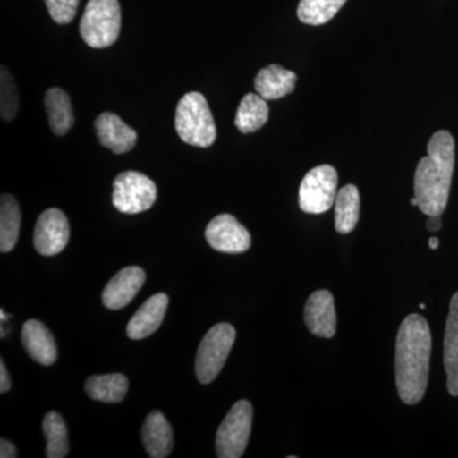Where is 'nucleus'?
<instances>
[{"label":"nucleus","mask_w":458,"mask_h":458,"mask_svg":"<svg viewBox=\"0 0 458 458\" xmlns=\"http://www.w3.org/2000/svg\"><path fill=\"white\" fill-rule=\"evenodd\" d=\"M442 227L441 216H429L427 221V229L429 232L439 231Z\"/></svg>","instance_id":"obj_30"},{"label":"nucleus","mask_w":458,"mask_h":458,"mask_svg":"<svg viewBox=\"0 0 458 458\" xmlns=\"http://www.w3.org/2000/svg\"><path fill=\"white\" fill-rule=\"evenodd\" d=\"M141 441L148 456L165 458L170 456L174 447V433L167 419L161 411H153L148 415L141 428Z\"/></svg>","instance_id":"obj_16"},{"label":"nucleus","mask_w":458,"mask_h":458,"mask_svg":"<svg viewBox=\"0 0 458 458\" xmlns=\"http://www.w3.org/2000/svg\"><path fill=\"white\" fill-rule=\"evenodd\" d=\"M22 343L30 357L42 366L55 363L57 348L49 328L38 319H29L22 327Z\"/></svg>","instance_id":"obj_15"},{"label":"nucleus","mask_w":458,"mask_h":458,"mask_svg":"<svg viewBox=\"0 0 458 458\" xmlns=\"http://www.w3.org/2000/svg\"><path fill=\"white\" fill-rule=\"evenodd\" d=\"M11 378H9L8 370L5 369L4 361L0 363V393L5 394L11 390Z\"/></svg>","instance_id":"obj_28"},{"label":"nucleus","mask_w":458,"mask_h":458,"mask_svg":"<svg viewBox=\"0 0 458 458\" xmlns=\"http://www.w3.org/2000/svg\"><path fill=\"white\" fill-rule=\"evenodd\" d=\"M144 283H146V273L141 267H123L105 286L102 302L106 309L113 311L122 310L140 293Z\"/></svg>","instance_id":"obj_12"},{"label":"nucleus","mask_w":458,"mask_h":458,"mask_svg":"<svg viewBox=\"0 0 458 458\" xmlns=\"http://www.w3.org/2000/svg\"><path fill=\"white\" fill-rule=\"evenodd\" d=\"M432 333L423 316L412 313L403 319L396 339L394 373L401 401L417 405L426 394L429 381Z\"/></svg>","instance_id":"obj_1"},{"label":"nucleus","mask_w":458,"mask_h":458,"mask_svg":"<svg viewBox=\"0 0 458 458\" xmlns=\"http://www.w3.org/2000/svg\"><path fill=\"white\" fill-rule=\"evenodd\" d=\"M21 228V208L16 199L3 194L0 199V251H12L16 246Z\"/></svg>","instance_id":"obj_23"},{"label":"nucleus","mask_w":458,"mask_h":458,"mask_svg":"<svg viewBox=\"0 0 458 458\" xmlns=\"http://www.w3.org/2000/svg\"><path fill=\"white\" fill-rule=\"evenodd\" d=\"M205 238L214 250L242 254L251 247V234L231 214H219L208 225Z\"/></svg>","instance_id":"obj_10"},{"label":"nucleus","mask_w":458,"mask_h":458,"mask_svg":"<svg viewBox=\"0 0 458 458\" xmlns=\"http://www.w3.org/2000/svg\"><path fill=\"white\" fill-rule=\"evenodd\" d=\"M419 307H420L421 310H424V309H426V304L420 303V304H419Z\"/></svg>","instance_id":"obj_33"},{"label":"nucleus","mask_w":458,"mask_h":458,"mask_svg":"<svg viewBox=\"0 0 458 458\" xmlns=\"http://www.w3.org/2000/svg\"><path fill=\"white\" fill-rule=\"evenodd\" d=\"M443 361L447 373V388L451 396H458V292L450 303L445 331Z\"/></svg>","instance_id":"obj_17"},{"label":"nucleus","mask_w":458,"mask_h":458,"mask_svg":"<svg viewBox=\"0 0 458 458\" xmlns=\"http://www.w3.org/2000/svg\"><path fill=\"white\" fill-rule=\"evenodd\" d=\"M360 216V190L354 185L344 186L335 199V229L337 233L349 234L357 227Z\"/></svg>","instance_id":"obj_20"},{"label":"nucleus","mask_w":458,"mask_h":458,"mask_svg":"<svg viewBox=\"0 0 458 458\" xmlns=\"http://www.w3.org/2000/svg\"><path fill=\"white\" fill-rule=\"evenodd\" d=\"M297 83V74L286 71L283 66L271 64L261 69L255 78V89L262 98L274 101L285 98L293 92Z\"/></svg>","instance_id":"obj_18"},{"label":"nucleus","mask_w":458,"mask_h":458,"mask_svg":"<svg viewBox=\"0 0 458 458\" xmlns=\"http://www.w3.org/2000/svg\"><path fill=\"white\" fill-rule=\"evenodd\" d=\"M129 390V381L120 373L93 376L87 379L86 393L90 399L106 403H122Z\"/></svg>","instance_id":"obj_22"},{"label":"nucleus","mask_w":458,"mask_h":458,"mask_svg":"<svg viewBox=\"0 0 458 458\" xmlns=\"http://www.w3.org/2000/svg\"><path fill=\"white\" fill-rule=\"evenodd\" d=\"M304 321L312 335L331 339L336 333V312L333 294L318 291L304 306Z\"/></svg>","instance_id":"obj_11"},{"label":"nucleus","mask_w":458,"mask_h":458,"mask_svg":"<svg viewBox=\"0 0 458 458\" xmlns=\"http://www.w3.org/2000/svg\"><path fill=\"white\" fill-rule=\"evenodd\" d=\"M71 237L68 219L62 210L50 208L38 216L33 233V245L42 256L60 254Z\"/></svg>","instance_id":"obj_9"},{"label":"nucleus","mask_w":458,"mask_h":458,"mask_svg":"<svg viewBox=\"0 0 458 458\" xmlns=\"http://www.w3.org/2000/svg\"><path fill=\"white\" fill-rule=\"evenodd\" d=\"M156 183L140 172H122L114 181L113 203L119 212H146L156 203Z\"/></svg>","instance_id":"obj_7"},{"label":"nucleus","mask_w":458,"mask_h":458,"mask_svg":"<svg viewBox=\"0 0 458 458\" xmlns=\"http://www.w3.org/2000/svg\"><path fill=\"white\" fill-rule=\"evenodd\" d=\"M438 246H439V240H438V238H436V237L430 238V240H429V247H430V249L437 250V249H438Z\"/></svg>","instance_id":"obj_31"},{"label":"nucleus","mask_w":458,"mask_h":458,"mask_svg":"<svg viewBox=\"0 0 458 458\" xmlns=\"http://www.w3.org/2000/svg\"><path fill=\"white\" fill-rule=\"evenodd\" d=\"M346 0H301L297 16L304 25H325L336 16Z\"/></svg>","instance_id":"obj_25"},{"label":"nucleus","mask_w":458,"mask_h":458,"mask_svg":"<svg viewBox=\"0 0 458 458\" xmlns=\"http://www.w3.org/2000/svg\"><path fill=\"white\" fill-rule=\"evenodd\" d=\"M47 438V457L64 458L69 452L68 429L63 418L55 411L47 412L42 423Z\"/></svg>","instance_id":"obj_24"},{"label":"nucleus","mask_w":458,"mask_h":458,"mask_svg":"<svg viewBox=\"0 0 458 458\" xmlns=\"http://www.w3.org/2000/svg\"><path fill=\"white\" fill-rule=\"evenodd\" d=\"M454 170V140L441 131L428 143V156L418 164L414 176L415 198L426 216H442L447 207Z\"/></svg>","instance_id":"obj_2"},{"label":"nucleus","mask_w":458,"mask_h":458,"mask_svg":"<svg viewBox=\"0 0 458 458\" xmlns=\"http://www.w3.org/2000/svg\"><path fill=\"white\" fill-rule=\"evenodd\" d=\"M95 128L101 146L107 148L114 155L131 152L137 144V131L123 123L116 114H99L96 119Z\"/></svg>","instance_id":"obj_13"},{"label":"nucleus","mask_w":458,"mask_h":458,"mask_svg":"<svg viewBox=\"0 0 458 458\" xmlns=\"http://www.w3.org/2000/svg\"><path fill=\"white\" fill-rule=\"evenodd\" d=\"M122 29L119 0H89L80 23L83 41L93 49L113 47Z\"/></svg>","instance_id":"obj_4"},{"label":"nucleus","mask_w":458,"mask_h":458,"mask_svg":"<svg viewBox=\"0 0 458 458\" xmlns=\"http://www.w3.org/2000/svg\"><path fill=\"white\" fill-rule=\"evenodd\" d=\"M269 120V106L260 95L249 93L238 106L234 125L242 134L258 131Z\"/></svg>","instance_id":"obj_21"},{"label":"nucleus","mask_w":458,"mask_h":458,"mask_svg":"<svg viewBox=\"0 0 458 458\" xmlns=\"http://www.w3.org/2000/svg\"><path fill=\"white\" fill-rule=\"evenodd\" d=\"M174 126L181 140L192 147L208 148L216 140V128L207 98L189 92L180 99Z\"/></svg>","instance_id":"obj_3"},{"label":"nucleus","mask_w":458,"mask_h":458,"mask_svg":"<svg viewBox=\"0 0 458 458\" xmlns=\"http://www.w3.org/2000/svg\"><path fill=\"white\" fill-rule=\"evenodd\" d=\"M18 456L16 447L7 439L0 441V457L2 458H16Z\"/></svg>","instance_id":"obj_29"},{"label":"nucleus","mask_w":458,"mask_h":458,"mask_svg":"<svg viewBox=\"0 0 458 458\" xmlns=\"http://www.w3.org/2000/svg\"><path fill=\"white\" fill-rule=\"evenodd\" d=\"M410 204L412 205V207H419V201L417 198H412L411 200H410Z\"/></svg>","instance_id":"obj_32"},{"label":"nucleus","mask_w":458,"mask_h":458,"mask_svg":"<svg viewBox=\"0 0 458 458\" xmlns=\"http://www.w3.org/2000/svg\"><path fill=\"white\" fill-rule=\"evenodd\" d=\"M252 428V406L247 400H240L229 410L216 432V456L240 458L245 454Z\"/></svg>","instance_id":"obj_6"},{"label":"nucleus","mask_w":458,"mask_h":458,"mask_svg":"<svg viewBox=\"0 0 458 458\" xmlns=\"http://www.w3.org/2000/svg\"><path fill=\"white\" fill-rule=\"evenodd\" d=\"M45 108L51 131L54 134L63 137L74 125V113L68 93L62 89H50L45 93Z\"/></svg>","instance_id":"obj_19"},{"label":"nucleus","mask_w":458,"mask_h":458,"mask_svg":"<svg viewBox=\"0 0 458 458\" xmlns=\"http://www.w3.org/2000/svg\"><path fill=\"white\" fill-rule=\"evenodd\" d=\"M234 340H236V330L225 322L216 325L205 334L199 345L197 361H195V372L200 384H212L218 377L227 361Z\"/></svg>","instance_id":"obj_5"},{"label":"nucleus","mask_w":458,"mask_h":458,"mask_svg":"<svg viewBox=\"0 0 458 458\" xmlns=\"http://www.w3.org/2000/svg\"><path fill=\"white\" fill-rule=\"evenodd\" d=\"M168 307L167 294L158 293L146 301L132 316L126 334L131 340H141L152 335L161 327Z\"/></svg>","instance_id":"obj_14"},{"label":"nucleus","mask_w":458,"mask_h":458,"mask_svg":"<svg viewBox=\"0 0 458 458\" xmlns=\"http://www.w3.org/2000/svg\"><path fill=\"white\" fill-rule=\"evenodd\" d=\"M0 114L4 122H13L18 111L17 87L4 65L0 66Z\"/></svg>","instance_id":"obj_26"},{"label":"nucleus","mask_w":458,"mask_h":458,"mask_svg":"<svg viewBox=\"0 0 458 458\" xmlns=\"http://www.w3.org/2000/svg\"><path fill=\"white\" fill-rule=\"evenodd\" d=\"M51 18L59 25H68L77 14L80 0H45Z\"/></svg>","instance_id":"obj_27"},{"label":"nucleus","mask_w":458,"mask_h":458,"mask_svg":"<svg viewBox=\"0 0 458 458\" xmlns=\"http://www.w3.org/2000/svg\"><path fill=\"white\" fill-rule=\"evenodd\" d=\"M337 172L333 165H321L304 176L300 186V208L309 214L327 212L335 203Z\"/></svg>","instance_id":"obj_8"}]
</instances>
